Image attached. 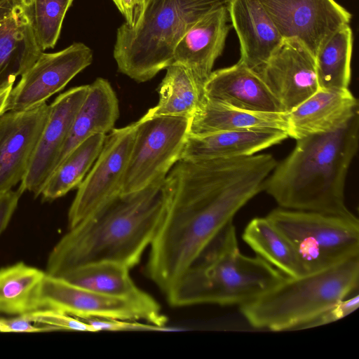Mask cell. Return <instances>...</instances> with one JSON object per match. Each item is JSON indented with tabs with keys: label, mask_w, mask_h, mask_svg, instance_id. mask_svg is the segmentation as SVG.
Instances as JSON below:
<instances>
[{
	"label": "cell",
	"mask_w": 359,
	"mask_h": 359,
	"mask_svg": "<svg viewBox=\"0 0 359 359\" xmlns=\"http://www.w3.org/2000/svg\"><path fill=\"white\" fill-rule=\"evenodd\" d=\"M2 1H4V0H0V2Z\"/></svg>",
	"instance_id": "cell-38"
},
{
	"label": "cell",
	"mask_w": 359,
	"mask_h": 359,
	"mask_svg": "<svg viewBox=\"0 0 359 359\" xmlns=\"http://www.w3.org/2000/svg\"><path fill=\"white\" fill-rule=\"evenodd\" d=\"M296 141L263 190L283 208L355 217L345 204L344 190L358 149L359 111L332 131Z\"/></svg>",
	"instance_id": "cell-3"
},
{
	"label": "cell",
	"mask_w": 359,
	"mask_h": 359,
	"mask_svg": "<svg viewBox=\"0 0 359 359\" xmlns=\"http://www.w3.org/2000/svg\"><path fill=\"white\" fill-rule=\"evenodd\" d=\"M74 0H31L33 31L41 50L53 48L67 11Z\"/></svg>",
	"instance_id": "cell-30"
},
{
	"label": "cell",
	"mask_w": 359,
	"mask_h": 359,
	"mask_svg": "<svg viewBox=\"0 0 359 359\" xmlns=\"http://www.w3.org/2000/svg\"><path fill=\"white\" fill-rule=\"evenodd\" d=\"M165 177L118 194L69 228L51 250L46 273L62 276L78 267L112 262L131 269L152 243L168 203Z\"/></svg>",
	"instance_id": "cell-2"
},
{
	"label": "cell",
	"mask_w": 359,
	"mask_h": 359,
	"mask_svg": "<svg viewBox=\"0 0 359 359\" xmlns=\"http://www.w3.org/2000/svg\"><path fill=\"white\" fill-rule=\"evenodd\" d=\"M157 104L144 116H171L192 118L203 100V89L184 67L171 64L157 89Z\"/></svg>",
	"instance_id": "cell-26"
},
{
	"label": "cell",
	"mask_w": 359,
	"mask_h": 359,
	"mask_svg": "<svg viewBox=\"0 0 359 359\" xmlns=\"http://www.w3.org/2000/svg\"><path fill=\"white\" fill-rule=\"evenodd\" d=\"M129 270L118 263L100 262L78 267L60 277L92 291L132 301L147 309L162 325L165 326L167 318L162 313L160 305L135 285Z\"/></svg>",
	"instance_id": "cell-22"
},
{
	"label": "cell",
	"mask_w": 359,
	"mask_h": 359,
	"mask_svg": "<svg viewBox=\"0 0 359 359\" xmlns=\"http://www.w3.org/2000/svg\"><path fill=\"white\" fill-rule=\"evenodd\" d=\"M136 123L114 128L78 190L68 212L69 228L121 194L135 136Z\"/></svg>",
	"instance_id": "cell-9"
},
{
	"label": "cell",
	"mask_w": 359,
	"mask_h": 359,
	"mask_svg": "<svg viewBox=\"0 0 359 359\" xmlns=\"http://www.w3.org/2000/svg\"><path fill=\"white\" fill-rule=\"evenodd\" d=\"M286 132L271 128L188 135L180 159L200 160L249 156L287 139Z\"/></svg>",
	"instance_id": "cell-21"
},
{
	"label": "cell",
	"mask_w": 359,
	"mask_h": 359,
	"mask_svg": "<svg viewBox=\"0 0 359 359\" xmlns=\"http://www.w3.org/2000/svg\"><path fill=\"white\" fill-rule=\"evenodd\" d=\"M352 49L353 33L348 25L338 29L322 44L315 56L320 88H348Z\"/></svg>",
	"instance_id": "cell-29"
},
{
	"label": "cell",
	"mask_w": 359,
	"mask_h": 359,
	"mask_svg": "<svg viewBox=\"0 0 359 359\" xmlns=\"http://www.w3.org/2000/svg\"><path fill=\"white\" fill-rule=\"evenodd\" d=\"M203 95L209 101L244 111L285 113L258 74L239 60L212 71L203 85Z\"/></svg>",
	"instance_id": "cell-18"
},
{
	"label": "cell",
	"mask_w": 359,
	"mask_h": 359,
	"mask_svg": "<svg viewBox=\"0 0 359 359\" xmlns=\"http://www.w3.org/2000/svg\"><path fill=\"white\" fill-rule=\"evenodd\" d=\"M359 256L333 266L279 283L240 306L255 328L271 331L301 330L339 301L357 292Z\"/></svg>",
	"instance_id": "cell-5"
},
{
	"label": "cell",
	"mask_w": 359,
	"mask_h": 359,
	"mask_svg": "<svg viewBox=\"0 0 359 359\" xmlns=\"http://www.w3.org/2000/svg\"><path fill=\"white\" fill-rule=\"evenodd\" d=\"M285 276L259 256L242 254L231 222L186 271L166 298L175 307L203 304L241 306Z\"/></svg>",
	"instance_id": "cell-4"
},
{
	"label": "cell",
	"mask_w": 359,
	"mask_h": 359,
	"mask_svg": "<svg viewBox=\"0 0 359 359\" xmlns=\"http://www.w3.org/2000/svg\"><path fill=\"white\" fill-rule=\"evenodd\" d=\"M358 111V100L349 88H320L287 113L288 136L297 140L332 131Z\"/></svg>",
	"instance_id": "cell-20"
},
{
	"label": "cell",
	"mask_w": 359,
	"mask_h": 359,
	"mask_svg": "<svg viewBox=\"0 0 359 359\" xmlns=\"http://www.w3.org/2000/svg\"><path fill=\"white\" fill-rule=\"evenodd\" d=\"M46 272L18 262L0 269V313L23 316L39 310Z\"/></svg>",
	"instance_id": "cell-27"
},
{
	"label": "cell",
	"mask_w": 359,
	"mask_h": 359,
	"mask_svg": "<svg viewBox=\"0 0 359 359\" xmlns=\"http://www.w3.org/2000/svg\"><path fill=\"white\" fill-rule=\"evenodd\" d=\"M89 85L69 89L50 104L48 120L41 134L27 170L20 182L21 193L35 197L41 193L55 169L73 121L88 90Z\"/></svg>",
	"instance_id": "cell-13"
},
{
	"label": "cell",
	"mask_w": 359,
	"mask_h": 359,
	"mask_svg": "<svg viewBox=\"0 0 359 359\" xmlns=\"http://www.w3.org/2000/svg\"><path fill=\"white\" fill-rule=\"evenodd\" d=\"M358 306L359 294L357 292L351 298H346L333 305L318 318L307 324L304 329L323 325L340 320L355 311Z\"/></svg>",
	"instance_id": "cell-33"
},
{
	"label": "cell",
	"mask_w": 359,
	"mask_h": 359,
	"mask_svg": "<svg viewBox=\"0 0 359 359\" xmlns=\"http://www.w3.org/2000/svg\"><path fill=\"white\" fill-rule=\"evenodd\" d=\"M231 0H149L134 27L117 29L114 57L118 71L145 82L172 63L175 48L190 27Z\"/></svg>",
	"instance_id": "cell-6"
},
{
	"label": "cell",
	"mask_w": 359,
	"mask_h": 359,
	"mask_svg": "<svg viewBox=\"0 0 359 359\" xmlns=\"http://www.w3.org/2000/svg\"><path fill=\"white\" fill-rule=\"evenodd\" d=\"M227 8L239 39V61L257 73L285 39L259 0H231Z\"/></svg>",
	"instance_id": "cell-19"
},
{
	"label": "cell",
	"mask_w": 359,
	"mask_h": 359,
	"mask_svg": "<svg viewBox=\"0 0 359 359\" xmlns=\"http://www.w3.org/2000/svg\"><path fill=\"white\" fill-rule=\"evenodd\" d=\"M22 194L19 189L0 194V235L7 227Z\"/></svg>",
	"instance_id": "cell-36"
},
{
	"label": "cell",
	"mask_w": 359,
	"mask_h": 359,
	"mask_svg": "<svg viewBox=\"0 0 359 359\" xmlns=\"http://www.w3.org/2000/svg\"><path fill=\"white\" fill-rule=\"evenodd\" d=\"M229 21L227 6L217 8L198 20L175 48L172 64L187 68L203 89L224 50Z\"/></svg>",
	"instance_id": "cell-17"
},
{
	"label": "cell",
	"mask_w": 359,
	"mask_h": 359,
	"mask_svg": "<svg viewBox=\"0 0 359 359\" xmlns=\"http://www.w3.org/2000/svg\"><path fill=\"white\" fill-rule=\"evenodd\" d=\"M258 128L280 130L288 135L287 113L244 111L203 97L201 106L191 119L189 134Z\"/></svg>",
	"instance_id": "cell-24"
},
{
	"label": "cell",
	"mask_w": 359,
	"mask_h": 359,
	"mask_svg": "<svg viewBox=\"0 0 359 359\" xmlns=\"http://www.w3.org/2000/svg\"><path fill=\"white\" fill-rule=\"evenodd\" d=\"M249 157L180 159L165 177L168 203L146 271L167 295L237 212L263 191Z\"/></svg>",
	"instance_id": "cell-1"
},
{
	"label": "cell",
	"mask_w": 359,
	"mask_h": 359,
	"mask_svg": "<svg viewBox=\"0 0 359 359\" xmlns=\"http://www.w3.org/2000/svg\"><path fill=\"white\" fill-rule=\"evenodd\" d=\"M257 74L285 113L320 89L315 57L297 40H285Z\"/></svg>",
	"instance_id": "cell-15"
},
{
	"label": "cell",
	"mask_w": 359,
	"mask_h": 359,
	"mask_svg": "<svg viewBox=\"0 0 359 359\" xmlns=\"http://www.w3.org/2000/svg\"><path fill=\"white\" fill-rule=\"evenodd\" d=\"M31 0H14L0 11V90L13 86L41 51L30 15Z\"/></svg>",
	"instance_id": "cell-16"
},
{
	"label": "cell",
	"mask_w": 359,
	"mask_h": 359,
	"mask_svg": "<svg viewBox=\"0 0 359 359\" xmlns=\"http://www.w3.org/2000/svg\"><path fill=\"white\" fill-rule=\"evenodd\" d=\"M243 240L257 256L287 277L298 278L306 272L287 238L266 217H255L247 224Z\"/></svg>",
	"instance_id": "cell-25"
},
{
	"label": "cell",
	"mask_w": 359,
	"mask_h": 359,
	"mask_svg": "<svg viewBox=\"0 0 359 359\" xmlns=\"http://www.w3.org/2000/svg\"><path fill=\"white\" fill-rule=\"evenodd\" d=\"M85 320L93 332L100 331H175L168 327H161L149 323H140L135 320L88 318Z\"/></svg>",
	"instance_id": "cell-32"
},
{
	"label": "cell",
	"mask_w": 359,
	"mask_h": 359,
	"mask_svg": "<svg viewBox=\"0 0 359 359\" xmlns=\"http://www.w3.org/2000/svg\"><path fill=\"white\" fill-rule=\"evenodd\" d=\"M23 316L34 323L53 327L57 331L93 332L91 326L85 320L53 309H39Z\"/></svg>",
	"instance_id": "cell-31"
},
{
	"label": "cell",
	"mask_w": 359,
	"mask_h": 359,
	"mask_svg": "<svg viewBox=\"0 0 359 359\" xmlns=\"http://www.w3.org/2000/svg\"><path fill=\"white\" fill-rule=\"evenodd\" d=\"M93 57L92 50L81 42L57 52H41L13 87L6 111L25 110L46 102L88 67Z\"/></svg>",
	"instance_id": "cell-11"
},
{
	"label": "cell",
	"mask_w": 359,
	"mask_h": 359,
	"mask_svg": "<svg viewBox=\"0 0 359 359\" xmlns=\"http://www.w3.org/2000/svg\"><path fill=\"white\" fill-rule=\"evenodd\" d=\"M106 135L96 134L76 147L55 168L41 195L43 201H51L78 187L97 158Z\"/></svg>",
	"instance_id": "cell-28"
},
{
	"label": "cell",
	"mask_w": 359,
	"mask_h": 359,
	"mask_svg": "<svg viewBox=\"0 0 359 359\" xmlns=\"http://www.w3.org/2000/svg\"><path fill=\"white\" fill-rule=\"evenodd\" d=\"M126 19V24L134 28L140 22L149 0H111Z\"/></svg>",
	"instance_id": "cell-35"
},
{
	"label": "cell",
	"mask_w": 359,
	"mask_h": 359,
	"mask_svg": "<svg viewBox=\"0 0 359 359\" xmlns=\"http://www.w3.org/2000/svg\"><path fill=\"white\" fill-rule=\"evenodd\" d=\"M285 40H297L316 56L322 44L348 25L351 14L334 0H259Z\"/></svg>",
	"instance_id": "cell-10"
},
{
	"label": "cell",
	"mask_w": 359,
	"mask_h": 359,
	"mask_svg": "<svg viewBox=\"0 0 359 359\" xmlns=\"http://www.w3.org/2000/svg\"><path fill=\"white\" fill-rule=\"evenodd\" d=\"M266 217L290 241L306 274L359 256L356 217L279 208Z\"/></svg>",
	"instance_id": "cell-7"
},
{
	"label": "cell",
	"mask_w": 359,
	"mask_h": 359,
	"mask_svg": "<svg viewBox=\"0 0 359 359\" xmlns=\"http://www.w3.org/2000/svg\"><path fill=\"white\" fill-rule=\"evenodd\" d=\"M13 86H9L0 90V116L6 111L10 93Z\"/></svg>",
	"instance_id": "cell-37"
},
{
	"label": "cell",
	"mask_w": 359,
	"mask_h": 359,
	"mask_svg": "<svg viewBox=\"0 0 359 359\" xmlns=\"http://www.w3.org/2000/svg\"><path fill=\"white\" fill-rule=\"evenodd\" d=\"M191 118L143 116L136 121L133 144L121 194L135 192L164 179L180 159Z\"/></svg>",
	"instance_id": "cell-8"
},
{
	"label": "cell",
	"mask_w": 359,
	"mask_h": 359,
	"mask_svg": "<svg viewBox=\"0 0 359 359\" xmlns=\"http://www.w3.org/2000/svg\"><path fill=\"white\" fill-rule=\"evenodd\" d=\"M24 316L12 318H0V332H41L56 331L53 327L34 325Z\"/></svg>",
	"instance_id": "cell-34"
},
{
	"label": "cell",
	"mask_w": 359,
	"mask_h": 359,
	"mask_svg": "<svg viewBox=\"0 0 359 359\" xmlns=\"http://www.w3.org/2000/svg\"><path fill=\"white\" fill-rule=\"evenodd\" d=\"M40 307L81 319L143 320L166 327L149 311L132 301L104 295L46 273L40 291Z\"/></svg>",
	"instance_id": "cell-12"
},
{
	"label": "cell",
	"mask_w": 359,
	"mask_h": 359,
	"mask_svg": "<svg viewBox=\"0 0 359 359\" xmlns=\"http://www.w3.org/2000/svg\"><path fill=\"white\" fill-rule=\"evenodd\" d=\"M49 111L46 102L25 110L6 111L0 116V194L24 177Z\"/></svg>",
	"instance_id": "cell-14"
},
{
	"label": "cell",
	"mask_w": 359,
	"mask_h": 359,
	"mask_svg": "<svg viewBox=\"0 0 359 359\" xmlns=\"http://www.w3.org/2000/svg\"><path fill=\"white\" fill-rule=\"evenodd\" d=\"M118 116V101L112 86L105 79H96L89 84L88 93L76 114L57 166L88 137L96 134L106 135L114 129Z\"/></svg>",
	"instance_id": "cell-23"
}]
</instances>
